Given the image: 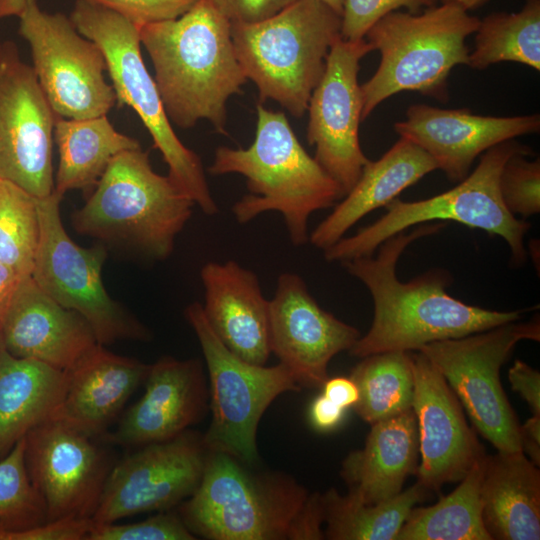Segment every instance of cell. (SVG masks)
<instances>
[{"label":"cell","mask_w":540,"mask_h":540,"mask_svg":"<svg viewBox=\"0 0 540 540\" xmlns=\"http://www.w3.org/2000/svg\"><path fill=\"white\" fill-rule=\"evenodd\" d=\"M444 226L433 223L409 233L400 232L385 240L375 257L342 262L367 287L374 304L372 325L349 350L352 356L418 351L431 342L464 337L521 319L519 310H489L452 297L446 291L451 277L444 270L428 271L409 282L398 280L396 265L404 250Z\"/></svg>","instance_id":"obj_1"},{"label":"cell","mask_w":540,"mask_h":540,"mask_svg":"<svg viewBox=\"0 0 540 540\" xmlns=\"http://www.w3.org/2000/svg\"><path fill=\"white\" fill-rule=\"evenodd\" d=\"M237 458L210 451L195 492L180 504L181 519L209 540H322L319 493L282 472L254 471Z\"/></svg>","instance_id":"obj_2"},{"label":"cell","mask_w":540,"mask_h":540,"mask_svg":"<svg viewBox=\"0 0 540 540\" xmlns=\"http://www.w3.org/2000/svg\"><path fill=\"white\" fill-rule=\"evenodd\" d=\"M165 112L180 128L208 120L226 134V103L248 80L237 59L231 23L209 0L180 17L139 28Z\"/></svg>","instance_id":"obj_3"},{"label":"cell","mask_w":540,"mask_h":540,"mask_svg":"<svg viewBox=\"0 0 540 540\" xmlns=\"http://www.w3.org/2000/svg\"><path fill=\"white\" fill-rule=\"evenodd\" d=\"M208 171L244 176L249 193L232 207L236 220L248 223L277 211L296 246L309 240V217L344 197L339 184L301 145L284 113L262 104L257 105L253 143L246 149L218 147Z\"/></svg>","instance_id":"obj_4"},{"label":"cell","mask_w":540,"mask_h":540,"mask_svg":"<svg viewBox=\"0 0 540 540\" xmlns=\"http://www.w3.org/2000/svg\"><path fill=\"white\" fill-rule=\"evenodd\" d=\"M479 22L450 2L422 13L394 11L378 20L364 37L381 59L374 75L360 85L362 121L381 102L404 91L446 103L450 72L456 65L468 64L465 40L477 31Z\"/></svg>","instance_id":"obj_5"},{"label":"cell","mask_w":540,"mask_h":540,"mask_svg":"<svg viewBox=\"0 0 540 540\" xmlns=\"http://www.w3.org/2000/svg\"><path fill=\"white\" fill-rule=\"evenodd\" d=\"M341 16L319 0H298L256 23H231L237 59L259 91L300 118L320 81Z\"/></svg>","instance_id":"obj_6"},{"label":"cell","mask_w":540,"mask_h":540,"mask_svg":"<svg viewBox=\"0 0 540 540\" xmlns=\"http://www.w3.org/2000/svg\"><path fill=\"white\" fill-rule=\"evenodd\" d=\"M194 205L169 175L152 169L140 147L114 157L84 206L73 214L72 225L81 234L126 242L164 259Z\"/></svg>","instance_id":"obj_7"},{"label":"cell","mask_w":540,"mask_h":540,"mask_svg":"<svg viewBox=\"0 0 540 540\" xmlns=\"http://www.w3.org/2000/svg\"><path fill=\"white\" fill-rule=\"evenodd\" d=\"M517 153L531 155L532 150L515 139L502 142L485 151L473 172L454 188L417 201L395 198L377 221L323 250L325 259L343 262L370 256L385 240L412 226L453 221L500 236L509 246L511 262L521 265L527 257L524 237L530 224L508 211L499 191L501 170Z\"/></svg>","instance_id":"obj_8"},{"label":"cell","mask_w":540,"mask_h":540,"mask_svg":"<svg viewBox=\"0 0 540 540\" xmlns=\"http://www.w3.org/2000/svg\"><path fill=\"white\" fill-rule=\"evenodd\" d=\"M70 19L102 50L118 107L129 106L150 133L169 168V177L206 215L218 212L199 156L175 134L154 78L140 49L139 29L118 13L87 0H76Z\"/></svg>","instance_id":"obj_9"},{"label":"cell","mask_w":540,"mask_h":540,"mask_svg":"<svg viewBox=\"0 0 540 540\" xmlns=\"http://www.w3.org/2000/svg\"><path fill=\"white\" fill-rule=\"evenodd\" d=\"M185 317L199 340L208 372L212 417L204 443L210 451L252 466L258 459L257 429L264 412L279 395L301 387L281 363L266 367L232 353L209 325L201 303L190 304Z\"/></svg>","instance_id":"obj_10"},{"label":"cell","mask_w":540,"mask_h":540,"mask_svg":"<svg viewBox=\"0 0 540 540\" xmlns=\"http://www.w3.org/2000/svg\"><path fill=\"white\" fill-rule=\"evenodd\" d=\"M522 340H540L539 320H519L419 348L442 374L475 429L497 451H522L520 424L500 382V368Z\"/></svg>","instance_id":"obj_11"},{"label":"cell","mask_w":540,"mask_h":540,"mask_svg":"<svg viewBox=\"0 0 540 540\" xmlns=\"http://www.w3.org/2000/svg\"><path fill=\"white\" fill-rule=\"evenodd\" d=\"M61 199L55 191L37 199L40 239L31 277L57 303L79 313L99 344L149 339L148 330L105 290L101 273L106 250L100 245L83 248L67 234Z\"/></svg>","instance_id":"obj_12"},{"label":"cell","mask_w":540,"mask_h":540,"mask_svg":"<svg viewBox=\"0 0 540 540\" xmlns=\"http://www.w3.org/2000/svg\"><path fill=\"white\" fill-rule=\"evenodd\" d=\"M18 17V32L30 45L32 68L56 115H107L116 94L105 80L107 65L100 47L79 33L66 15L43 11L37 0H26Z\"/></svg>","instance_id":"obj_13"},{"label":"cell","mask_w":540,"mask_h":540,"mask_svg":"<svg viewBox=\"0 0 540 540\" xmlns=\"http://www.w3.org/2000/svg\"><path fill=\"white\" fill-rule=\"evenodd\" d=\"M59 116L14 42L0 43V179L35 197L54 191L53 133Z\"/></svg>","instance_id":"obj_14"},{"label":"cell","mask_w":540,"mask_h":540,"mask_svg":"<svg viewBox=\"0 0 540 540\" xmlns=\"http://www.w3.org/2000/svg\"><path fill=\"white\" fill-rule=\"evenodd\" d=\"M208 453L203 434L190 429L172 439L141 446L112 466L93 523L168 511L181 504L197 489Z\"/></svg>","instance_id":"obj_15"},{"label":"cell","mask_w":540,"mask_h":540,"mask_svg":"<svg viewBox=\"0 0 540 540\" xmlns=\"http://www.w3.org/2000/svg\"><path fill=\"white\" fill-rule=\"evenodd\" d=\"M372 51L365 38L337 39L307 107V140L315 147L314 158L339 184L344 196L369 161L359 142L363 99L358 72L361 59Z\"/></svg>","instance_id":"obj_16"},{"label":"cell","mask_w":540,"mask_h":540,"mask_svg":"<svg viewBox=\"0 0 540 540\" xmlns=\"http://www.w3.org/2000/svg\"><path fill=\"white\" fill-rule=\"evenodd\" d=\"M94 436L52 418L26 435L25 462L47 522L92 519L113 465Z\"/></svg>","instance_id":"obj_17"},{"label":"cell","mask_w":540,"mask_h":540,"mask_svg":"<svg viewBox=\"0 0 540 540\" xmlns=\"http://www.w3.org/2000/svg\"><path fill=\"white\" fill-rule=\"evenodd\" d=\"M360 336L355 327L322 309L300 276H279L269 300L270 351L301 388H321L331 359L349 351Z\"/></svg>","instance_id":"obj_18"},{"label":"cell","mask_w":540,"mask_h":540,"mask_svg":"<svg viewBox=\"0 0 540 540\" xmlns=\"http://www.w3.org/2000/svg\"><path fill=\"white\" fill-rule=\"evenodd\" d=\"M411 356L421 457L415 475L426 489L439 491L446 483L460 482L486 453L442 374L421 352Z\"/></svg>","instance_id":"obj_19"},{"label":"cell","mask_w":540,"mask_h":540,"mask_svg":"<svg viewBox=\"0 0 540 540\" xmlns=\"http://www.w3.org/2000/svg\"><path fill=\"white\" fill-rule=\"evenodd\" d=\"M145 391L102 439L141 447L172 439L200 422L209 408V386L199 359L165 356L150 365Z\"/></svg>","instance_id":"obj_20"},{"label":"cell","mask_w":540,"mask_h":540,"mask_svg":"<svg viewBox=\"0 0 540 540\" xmlns=\"http://www.w3.org/2000/svg\"><path fill=\"white\" fill-rule=\"evenodd\" d=\"M395 132L427 152L451 181L460 182L474 160L488 149L518 136L538 133L539 114L484 116L469 109H441L427 104L408 107Z\"/></svg>","instance_id":"obj_21"},{"label":"cell","mask_w":540,"mask_h":540,"mask_svg":"<svg viewBox=\"0 0 540 540\" xmlns=\"http://www.w3.org/2000/svg\"><path fill=\"white\" fill-rule=\"evenodd\" d=\"M3 347L18 358L66 371L97 344L89 323L25 276L0 319Z\"/></svg>","instance_id":"obj_22"},{"label":"cell","mask_w":540,"mask_h":540,"mask_svg":"<svg viewBox=\"0 0 540 540\" xmlns=\"http://www.w3.org/2000/svg\"><path fill=\"white\" fill-rule=\"evenodd\" d=\"M205 317L221 342L241 359L265 365L269 345V300L256 274L237 262H208L201 269Z\"/></svg>","instance_id":"obj_23"},{"label":"cell","mask_w":540,"mask_h":540,"mask_svg":"<svg viewBox=\"0 0 540 540\" xmlns=\"http://www.w3.org/2000/svg\"><path fill=\"white\" fill-rule=\"evenodd\" d=\"M149 368L150 365L114 354L97 344L66 370L65 395L55 418L102 437L145 381Z\"/></svg>","instance_id":"obj_24"},{"label":"cell","mask_w":540,"mask_h":540,"mask_svg":"<svg viewBox=\"0 0 540 540\" xmlns=\"http://www.w3.org/2000/svg\"><path fill=\"white\" fill-rule=\"evenodd\" d=\"M419 440L413 408L371 424L362 449L350 452L340 475L348 494L366 504L397 496L405 480L416 474Z\"/></svg>","instance_id":"obj_25"},{"label":"cell","mask_w":540,"mask_h":540,"mask_svg":"<svg viewBox=\"0 0 540 540\" xmlns=\"http://www.w3.org/2000/svg\"><path fill=\"white\" fill-rule=\"evenodd\" d=\"M436 169L435 160L427 152L400 137L378 160L368 161L355 185L312 231L309 241L319 249H327L365 215L388 205Z\"/></svg>","instance_id":"obj_26"},{"label":"cell","mask_w":540,"mask_h":540,"mask_svg":"<svg viewBox=\"0 0 540 540\" xmlns=\"http://www.w3.org/2000/svg\"><path fill=\"white\" fill-rule=\"evenodd\" d=\"M480 499L492 540L540 539V471L522 451L486 454Z\"/></svg>","instance_id":"obj_27"},{"label":"cell","mask_w":540,"mask_h":540,"mask_svg":"<svg viewBox=\"0 0 540 540\" xmlns=\"http://www.w3.org/2000/svg\"><path fill=\"white\" fill-rule=\"evenodd\" d=\"M66 383V371L15 357L1 344L0 459L33 428L55 418Z\"/></svg>","instance_id":"obj_28"},{"label":"cell","mask_w":540,"mask_h":540,"mask_svg":"<svg viewBox=\"0 0 540 540\" xmlns=\"http://www.w3.org/2000/svg\"><path fill=\"white\" fill-rule=\"evenodd\" d=\"M53 138L59 152L54 191L62 197L67 191L95 186L114 157L141 147L136 139L118 132L107 115L58 117Z\"/></svg>","instance_id":"obj_29"},{"label":"cell","mask_w":540,"mask_h":540,"mask_svg":"<svg viewBox=\"0 0 540 540\" xmlns=\"http://www.w3.org/2000/svg\"><path fill=\"white\" fill-rule=\"evenodd\" d=\"M431 491L416 482L397 496L366 504L335 488L320 494L325 539L396 540L411 510L426 501Z\"/></svg>","instance_id":"obj_30"},{"label":"cell","mask_w":540,"mask_h":540,"mask_svg":"<svg viewBox=\"0 0 540 540\" xmlns=\"http://www.w3.org/2000/svg\"><path fill=\"white\" fill-rule=\"evenodd\" d=\"M485 456L451 493L434 505L415 506L396 540H492L483 524L480 499Z\"/></svg>","instance_id":"obj_31"},{"label":"cell","mask_w":540,"mask_h":540,"mask_svg":"<svg viewBox=\"0 0 540 540\" xmlns=\"http://www.w3.org/2000/svg\"><path fill=\"white\" fill-rule=\"evenodd\" d=\"M350 378L359 393L353 409L369 424L413 408L414 374L410 352L390 351L363 357Z\"/></svg>","instance_id":"obj_32"},{"label":"cell","mask_w":540,"mask_h":540,"mask_svg":"<svg viewBox=\"0 0 540 540\" xmlns=\"http://www.w3.org/2000/svg\"><path fill=\"white\" fill-rule=\"evenodd\" d=\"M468 66L483 70L517 62L540 70V0H525L518 12H494L480 20Z\"/></svg>","instance_id":"obj_33"},{"label":"cell","mask_w":540,"mask_h":540,"mask_svg":"<svg viewBox=\"0 0 540 540\" xmlns=\"http://www.w3.org/2000/svg\"><path fill=\"white\" fill-rule=\"evenodd\" d=\"M38 197L0 179V263L31 275L40 239Z\"/></svg>","instance_id":"obj_34"},{"label":"cell","mask_w":540,"mask_h":540,"mask_svg":"<svg viewBox=\"0 0 540 540\" xmlns=\"http://www.w3.org/2000/svg\"><path fill=\"white\" fill-rule=\"evenodd\" d=\"M26 436L0 459V525L30 529L47 522L44 501L32 484L25 462Z\"/></svg>","instance_id":"obj_35"},{"label":"cell","mask_w":540,"mask_h":540,"mask_svg":"<svg viewBox=\"0 0 540 540\" xmlns=\"http://www.w3.org/2000/svg\"><path fill=\"white\" fill-rule=\"evenodd\" d=\"M517 153L504 164L499 177L501 199L514 216L523 219L540 212V158Z\"/></svg>","instance_id":"obj_36"},{"label":"cell","mask_w":540,"mask_h":540,"mask_svg":"<svg viewBox=\"0 0 540 540\" xmlns=\"http://www.w3.org/2000/svg\"><path fill=\"white\" fill-rule=\"evenodd\" d=\"M178 513L160 511L143 521L93 523L86 540H195Z\"/></svg>","instance_id":"obj_37"},{"label":"cell","mask_w":540,"mask_h":540,"mask_svg":"<svg viewBox=\"0 0 540 540\" xmlns=\"http://www.w3.org/2000/svg\"><path fill=\"white\" fill-rule=\"evenodd\" d=\"M437 3L438 0H343L341 38L363 39L378 20L391 12L405 8L410 13H419Z\"/></svg>","instance_id":"obj_38"},{"label":"cell","mask_w":540,"mask_h":540,"mask_svg":"<svg viewBox=\"0 0 540 540\" xmlns=\"http://www.w3.org/2000/svg\"><path fill=\"white\" fill-rule=\"evenodd\" d=\"M106 7L142 26L172 20L191 9L199 0H87Z\"/></svg>","instance_id":"obj_39"},{"label":"cell","mask_w":540,"mask_h":540,"mask_svg":"<svg viewBox=\"0 0 540 540\" xmlns=\"http://www.w3.org/2000/svg\"><path fill=\"white\" fill-rule=\"evenodd\" d=\"M92 519L63 518L30 529H8L0 525V540H86Z\"/></svg>","instance_id":"obj_40"},{"label":"cell","mask_w":540,"mask_h":540,"mask_svg":"<svg viewBox=\"0 0 540 540\" xmlns=\"http://www.w3.org/2000/svg\"><path fill=\"white\" fill-rule=\"evenodd\" d=\"M298 0H209L230 23L266 20Z\"/></svg>","instance_id":"obj_41"},{"label":"cell","mask_w":540,"mask_h":540,"mask_svg":"<svg viewBox=\"0 0 540 540\" xmlns=\"http://www.w3.org/2000/svg\"><path fill=\"white\" fill-rule=\"evenodd\" d=\"M511 389L529 405L533 415H540V373L521 360H515L509 369Z\"/></svg>","instance_id":"obj_42"},{"label":"cell","mask_w":540,"mask_h":540,"mask_svg":"<svg viewBox=\"0 0 540 540\" xmlns=\"http://www.w3.org/2000/svg\"><path fill=\"white\" fill-rule=\"evenodd\" d=\"M345 410L321 394L310 405L309 420L318 431H332L342 423Z\"/></svg>","instance_id":"obj_43"},{"label":"cell","mask_w":540,"mask_h":540,"mask_svg":"<svg viewBox=\"0 0 540 540\" xmlns=\"http://www.w3.org/2000/svg\"><path fill=\"white\" fill-rule=\"evenodd\" d=\"M321 388L325 397L344 409L353 407L359 397L357 386L351 378H328Z\"/></svg>","instance_id":"obj_44"},{"label":"cell","mask_w":540,"mask_h":540,"mask_svg":"<svg viewBox=\"0 0 540 540\" xmlns=\"http://www.w3.org/2000/svg\"><path fill=\"white\" fill-rule=\"evenodd\" d=\"M520 442L524 454L537 466L540 464V415H533L520 425Z\"/></svg>","instance_id":"obj_45"},{"label":"cell","mask_w":540,"mask_h":540,"mask_svg":"<svg viewBox=\"0 0 540 540\" xmlns=\"http://www.w3.org/2000/svg\"><path fill=\"white\" fill-rule=\"evenodd\" d=\"M24 277V275L18 273L11 267L0 263V319L7 310Z\"/></svg>","instance_id":"obj_46"},{"label":"cell","mask_w":540,"mask_h":540,"mask_svg":"<svg viewBox=\"0 0 540 540\" xmlns=\"http://www.w3.org/2000/svg\"><path fill=\"white\" fill-rule=\"evenodd\" d=\"M26 0H0V18L19 16Z\"/></svg>","instance_id":"obj_47"},{"label":"cell","mask_w":540,"mask_h":540,"mask_svg":"<svg viewBox=\"0 0 540 540\" xmlns=\"http://www.w3.org/2000/svg\"><path fill=\"white\" fill-rule=\"evenodd\" d=\"M441 3L450 2L455 3L462 8H464L466 11L477 9L484 4H486L489 0H440Z\"/></svg>","instance_id":"obj_48"},{"label":"cell","mask_w":540,"mask_h":540,"mask_svg":"<svg viewBox=\"0 0 540 540\" xmlns=\"http://www.w3.org/2000/svg\"><path fill=\"white\" fill-rule=\"evenodd\" d=\"M329 6L337 14L341 16L343 10V0H319Z\"/></svg>","instance_id":"obj_49"},{"label":"cell","mask_w":540,"mask_h":540,"mask_svg":"<svg viewBox=\"0 0 540 540\" xmlns=\"http://www.w3.org/2000/svg\"><path fill=\"white\" fill-rule=\"evenodd\" d=\"M2 342H1V333H0V346H1Z\"/></svg>","instance_id":"obj_50"},{"label":"cell","mask_w":540,"mask_h":540,"mask_svg":"<svg viewBox=\"0 0 540 540\" xmlns=\"http://www.w3.org/2000/svg\"><path fill=\"white\" fill-rule=\"evenodd\" d=\"M1 43V42H0Z\"/></svg>","instance_id":"obj_51"}]
</instances>
